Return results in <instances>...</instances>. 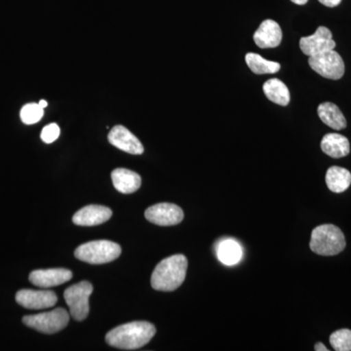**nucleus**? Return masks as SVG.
<instances>
[{
    "instance_id": "obj_1",
    "label": "nucleus",
    "mask_w": 351,
    "mask_h": 351,
    "mask_svg": "<svg viewBox=\"0 0 351 351\" xmlns=\"http://www.w3.org/2000/svg\"><path fill=\"white\" fill-rule=\"evenodd\" d=\"M154 324L147 321H135L114 328L108 332L106 341L113 348L124 350H135L151 341L156 335Z\"/></svg>"
},
{
    "instance_id": "obj_13",
    "label": "nucleus",
    "mask_w": 351,
    "mask_h": 351,
    "mask_svg": "<svg viewBox=\"0 0 351 351\" xmlns=\"http://www.w3.org/2000/svg\"><path fill=\"white\" fill-rule=\"evenodd\" d=\"M282 38L280 25L274 20L263 21L253 36L256 45L262 49L277 47L280 45Z\"/></svg>"
},
{
    "instance_id": "obj_8",
    "label": "nucleus",
    "mask_w": 351,
    "mask_h": 351,
    "mask_svg": "<svg viewBox=\"0 0 351 351\" xmlns=\"http://www.w3.org/2000/svg\"><path fill=\"white\" fill-rule=\"evenodd\" d=\"M335 47L336 43L332 39L331 31L326 27H318L313 36L302 38L300 40V48L308 57L334 50Z\"/></svg>"
},
{
    "instance_id": "obj_2",
    "label": "nucleus",
    "mask_w": 351,
    "mask_h": 351,
    "mask_svg": "<svg viewBox=\"0 0 351 351\" xmlns=\"http://www.w3.org/2000/svg\"><path fill=\"white\" fill-rule=\"evenodd\" d=\"M188 265V258L182 254L164 258L152 272V288L162 292L177 290L186 279Z\"/></svg>"
},
{
    "instance_id": "obj_28",
    "label": "nucleus",
    "mask_w": 351,
    "mask_h": 351,
    "mask_svg": "<svg viewBox=\"0 0 351 351\" xmlns=\"http://www.w3.org/2000/svg\"><path fill=\"white\" fill-rule=\"evenodd\" d=\"M38 104H39V106H40V107L43 108H47L48 103L46 101L41 100L40 101H39Z\"/></svg>"
},
{
    "instance_id": "obj_14",
    "label": "nucleus",
    "mask_w": 351,
    "mask_h": 351,
    "mask_svg": "<svg viewBox=\"0 0 351 351\" xmlns=\"http://www.w3.org/2000/svg\"><path fill=\"white\" fill-rule=\"evenodd\" d=\"M112 212L110 208L101 205H88L76 212L73 221L77 226H94L101 225L112 218Z\"/></svg>"
},
{
    "instance_id": "obj_27",
    "label": "nucleus",
    "mask_w": 351,
    "mask_h": 351,
    "mask_svg": "<svg viewBox=\"0 0 351 351\" xmlns=\"http://www.w3.org/2000/svg\"><path fill=\"white\" fill-rule=\"evenodd\" d=\"M291 1L294 2L297 5H304V4L307 3L308 0H291Z\"/></svg>"
},
{
    "instance_id": "obj_24",
    "label": "nucleus",
    "mask_w": 351,
    "mask_h": 351,
    "mask_svg": "<svg viewBox=\"0 0 351 351\" xmlns=\"http://www.w3.org/2000/svg\"><path fill=\"white\" fill-rule=\"evenodd\" d=\"M60 127L56 123H51L49 125L45 126L41 132V140L46 144H51L59 138Z\"/></svg>"
},
{
    "instance_id": "obj_4",
    "label": "nucleus",
    "mask_w": 351,
    "mask_h": 351,
    "mask_svg": "<svg viewBox=\"0 0 351 351\" xmlns=\"http://www.w3.org/2000/svg\"><path fill=\"white\" fill-rule=\"evenodd\" d=\"M121 254V247L108 240H97L80 245L75 252V257L82 262L101 265L117 260Z\"/></svg>"
},
{
    "instance_id": "obj_6",
    "label": "nucleus",
    "mask_w": 351,
    "mask_h": 351,
    "mask_svg": "<svg viewBox=\"0 0 351 351\" xmlns=\"http://www.w3.org/2000/svg\"><path fill=\"white\" fill-rule=\"evenodd\" d=\"M92 293H93V285L88 281L75 284L64 291V298L73 319L76 321L86 319L89 314V298Z\"/></svg>"
},
{
    "instance_id": "obj_20",
    "label": "nucleus",
    "mask_w": 351,
    "mask_h": 351,
    "mask_svg": "<svg viewBox=\"0 0 351 351\" xmlns=\"http://www.w3.org/2000/svg\"><path fill=\"white\" fill-rule=\"evenodd\" d=\"M243 255L241 246L233 239H223L217 246V257L223 265H233L240 262Z\"/></svg>"
},
{
    "instance_id": "obj_23",
    "label": "nucleus",
    "mask_w": 351,
    "mask_h": 351,
    "mask_svg": "<svg viewBox=\"0 0 351 351\" xmlns=\"http://www.w3.org/2000/svg\"><path fill=\"white\" fill-rule=\"evenodd\" d=\"M330 343L335 350H351V330L341 329L332 332L330 336Z\"/></svg>"
},
{
    "instance_id": "obj_10",
    "label": "nucleus",
    "mask_w": 351,
    "mask_h": 351,
    "mask_svg": "<svg viewBox=\"0 0 351 351\" xmlns=\"http://www.w3.org/2000/svg\"><path fill=\"white\" fill-rule=\"evenodd\" d=\"M18 304L27 309L49 308L57 304L58 298L52 291L21 290L16 295Z\"/></svg>"
},
{
    "instance_id": "obj_17",
    "label": "nucleus",
    "mask_w": 351,
    "mask_h": 351,
    "mask_svg": "<svg viewBox=\"0 0 351 351\" xmlns=\"http://www.w3.org/2000/svg\"><path fill=\"white\" fill-rule=\"evenodd\" d=\"M318 117L323 123L331 127L335 130H343L346 127L345 115L341 112L338 106L332 103H323L317 108Z\"/></svg>"
},
{
    "instance_id": "obj_16",
    "label": "nucleus",
    "mask_w": 351,
    "mask_h": 351,
    "mask_svg": "<svg viewBox=\"0 0 351 351\" xmlns=\"http://www.w3.org/2000/svg\"><path fill=\"white\" fill-rule=\"evenodd\" d=\"M321 149L332 158H341L350 154V141L341 134H327L321 141Z\"/></svg>"
},
{
    "instance_id": "obj_9",
    "label": "nucleus",
    "mask_w": 351,
    "mask_h": 351,
    "mask_svg": "<svg viewBox=\"0 0 351 351\" xmlns=\"http://www.w3.org/2000/svg\"><path fill=\"white\" fill-rule=\"evenodd\" d=\"M145 216L147 221L154 225L170 226L181 223L184 219V212L181 208L172 203H159L147 208Z\"/></svg>"
},
{
    "instance_id": "obj_18",
    "label": "nucleus",
    "mask_w": 351,
    "mask_h": 351,
    "mask_svg": "<svg viewBox=\"0 0 351 351\" xmlns=\"http://www.w3.org/2000/svg\"><path fill=\"white\" fill-rule=\"evenodd\" d=\"M263 89L265 97L272 103L282 107H286L290 103V91L285 83L281 80L277 78L269 80L263 84Z\"/></svg>"
},
{
    "instance_id": "obj_5",
    "label": "nucleus",
    "mask_w": 351,
    "mask_h": 351,
    "mask_svg": "<svg viewBox=\"0 0 351 351\" xmlns=\"http://www.w3.org/2000/svg\"><path fill=\"white\" fill-rule=\"evenodd\" d=\"M69 314L62 307L48 313L27 315L23 318V322L27 327L44 334H55L68 326Z\"/></svg>"
},
{
    "instance_id": "obj_21",
    "label": "nucleus",
    "mask_w": 351,
    "mask_h": 351,
    "mask_svg": "<svg viewBox=\"0 0 351 351\" xmlns=\"http://www.w3.org/2000/svg\"><path fill=\"white\" fill-rule=\"evenodd\" d=\"M247 66L256 75H271L279 71L281 66L276 62L267 61L256 53H248L245 57Z\"/></svg>"
},
{
    "instance_id": "obj_22",
    "label": "nucleus",
    "mask_w": 351,
    "mask_h": 351,
    "mask_svg": "<svg viewBox=\"0 0 351 351\" xmlns=\"http://www.w3.org/2000/svg\"><path fill=\"white\" fill-rule=\"evenodd\" d=\"M44 108L39 106V104H27L22 108L20 112L21 119L27 125L38 123L39 120L43 119Z\"/></svg>"
},
{
    "instance_id": "obj_3",
    "label": "nucleus",
    "mask_w": 351,
    "mask_h": 351,
    "mask_svg": "<svg viewBox=\"0 0 351 351\" xmlns=\"http://www.w3.org/2000/svg\"><path fill=\"white\" fill-rule=\"evenodd\" d=\"M311 251L320 256H336L345 250L346 237L343 232L334 225H321L311 232Z\"/></svg>"
},
{
    "instance_id": "obj_7",
    "label": "nucleus",
    "mask_w": 351,
    "mask_h": 351,
    "mask_svg": "<svg viewBox=\"0 0 351 351\" xmlns=\"http://www.w3.org/2000/svg\"><path fill=\"white\" fill-rule=\"evenodd\" d=\"M308 64L315 73L328 80H341L345 75V63L335 50L309 57Z\"/></svg>"
},
{
    "instance_id": "obj_25",
    "label": "nucleus",
    "mask_w": 351,
    "mask_h": 351,
    "mask_svg": "<svg viewBox=\"0 0 351 351\" xmlns=\"http://www.w3.org/2000/svg\"><path fill=\"white\" fill-rule=\"evenodd\" d=\"M318 1H319L321 4H323V5L332 8V7L339 5L341 0H318Z\"/></svg>"
},
{
    "instance_id": "obj_26",
    "label": "nucleus",
    "mask_w": 351,
    "mask_h": 351,
    "mask_svg": "<svg viewBox=\"0 0 351 351\" xmlns=\"http://www.w3.org/2000/svg\"><path fill=\"white\" fill-rule=\"evenodd\" d=\"M314 350H315L316 351H328V350H328L326 346L323 345L322 343H316L315 346H314Z\"/></svg>"
},
{
    "instance_id": "obj_19",
    "label": "nucleus",
    "mask_w": 351,
    "mask_h": 351,
    "mask_svg": "<svg viewBox=\"0 0 351 351\" xmlns=\"http://www.w3.org/2000/svg\"><path fill=\"white\" fill-rule=\"evenodd\" d=\"M326 184L332 193H343L350 186L351 173L346 168L332 166L327 171Z\"/></svg>"
},
{
    "instance_id": "obj_15",
    "label": "nucleus",
    "mask_w": 351,
    "mask_h": 351,
    "mask_svg": "<svg viewBox=\"0 0 351 351\" xmlns=\"http://www.w3.org/2000/svg\"><path fill=\"white\" fill-rule=\"evenodd\" d=\"M112 180L115 189L124 195L135 193L142 184L140 175L134 171L124 169V168L113 170Z\"/></svg>"
},
{
    "instance_id": "obj_11",
    "label": "nucleus",
    "mask_w": 351,
    "mask_h": 351,
    "mask_svg": "<svg viewBox=\"0 0 351 351\" xmlns=\"http://www.w3.org/2000/svg\"><path fill=\"white\" fill-rule=\"evenodd\" d=\"M108 138L110 144L127 154L138 156L144 152L142 143L126 127L121 125L113 127L108 134Z\"/></svg>"
},
{
    "instance_id": "obj_12",
    "label": "nucleus",
    "mask_w": 351,
    "mask_h": 351,
    "mask_svg": "<svg viewBox=\"0 0 351 351\" xmlns=\"http://www.w3.org/2000/svg\"><path fill=\"white\" fill-rule=\"evenodd\" d=\"M71 277V270L66 269H38L29 274V281L38 287L50 288L68 282Z\"/></svg>"
}]
</instances>
